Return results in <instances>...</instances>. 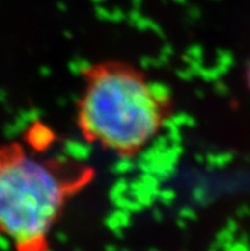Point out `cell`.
I'll list each match as a JSON object with an SVG mask.
<instances>
[{"instance_id":"obj_3","label":"cell","mask_w":250,"mask_h":251,"mask_svg":"<svg viewBox=\"0 0 250 251\" xmlns=\"http://www.w3.org/2000/svg\"><path fill=\"white\" fill-rule=\"evenodd\" d=\"M247 84H248V89H249L250 92V61L248 64V69H247Z\"/></svg>"},{"instance_id":"obj_2","label":"cell","mask_w":250,"mask_h":251,"mask_svg":"<svg viewBox=\"0 0 250 251\" xmlns=\"http://www.w3.org/2000/svg\"><path fill=\"white\" fill-rule=\"evenodd\" d=\"M95 176L81 159L0 143V233L16 251H50L51 232Z\"/></svg>"},{"instance_id":"obj_1","label":"cell","mask_w":250,"mask_h":251,"mask_svg":"<svg viewBox=\"0 0 250 251\" xmlns=\"http://www.w3.org/2000/svg\"><path fill=\"white\" fill-rule=\"evenodd\" d=\"M175 114L170 89L136 64L102 59L81 70L74 124L84 142L119 159H134Z\"/></svg>"}]
</instances>
